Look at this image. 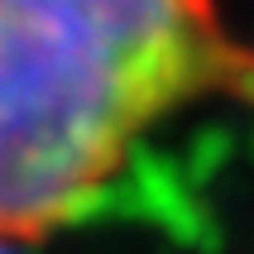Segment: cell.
<instances>
[{"instance_id": "cell-1", "label": "cell", "mask_w": 254, "mask_h": 254, "mask_svg": "<svg viewBox=\"0 0 254 254\" xmlns=\"http://www.w3.org/2000/svg\"><path fill=\"white\" fill-rule=\"evenodd\" d=\"M216 58L211 0H0V240L82 216Z\"/></svg>"}, {"instance_id": "cell-2", "label": "cell", "mask_w": 254, "mask_h": 254, "mask_svg": "<svg viewBox=\"0 0 254 254\" xmlns=\"http://www.w3.org/2000/svg\"><path fill=\"white\" fill-rule=\"evenodd\" d=\"M0 254H14V245H5V240H0Z\"/></svg>"}]
</instances>
